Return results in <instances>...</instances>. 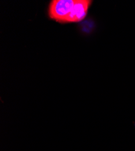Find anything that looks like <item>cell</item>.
<instances>
[{"mask_svg":"<svg viewBox=\"0 0 135 151\" xmlns=\"http://www.w3.org/2000/svg\"><path fill=\"white\" fill-rule=\"evenodd\" d=\"M75 0H53L49 4L48 14L52 19L60 23H67Z\"/></svg>","mask_w":135,"mask_h":151,"instance_id":"cell-1","label":"cell"},{"mask_svg":"<svg viewBox=\"0 0 135 151\" xmlns=\"http://www.w3.org/2000/svg\"><path fill=\"white\" fill-rule=\"evenodd\" d=\"M92 3V1L90 0H75L74 7L67 23L78 22L82 21L86 17Z\"/></svg>","mask_w":135,"mask_h":151,"instance_id":"cell-2","label":"cell"}]
</instances>
